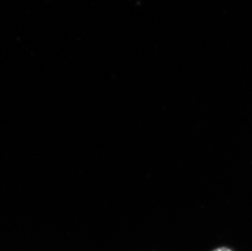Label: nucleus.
I'll return each instance as SVG.
<instances>
[{
	"instance_id": "nucleus-1",
	"label": "nucleus",
	"mask_w": 252,
	"mask_h": 251,
	"mask_svg": "<svg viewBox=\"0 0 252 251\" xmlns=\"http://www.w3.org/2000/svg\"><path fill=\"white\" fill-rule=\"evenodd\" d=\"M233 251L232 250L229 249V248H227V247H220V248H217V249L214 250V251Z\"/></svg>"
}]
</instances>
